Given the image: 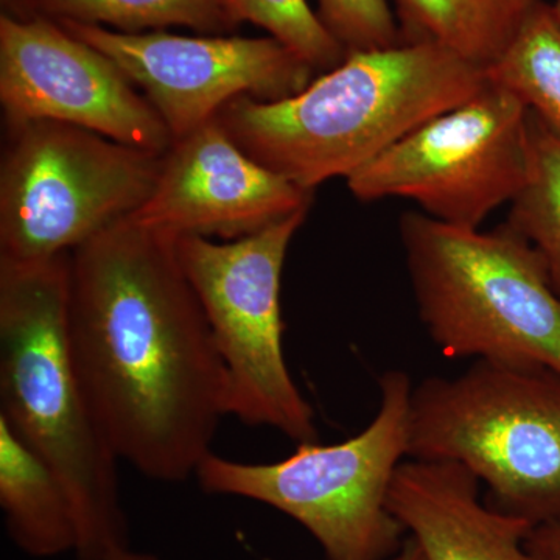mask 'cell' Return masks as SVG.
<instances>
[{"label":"cell","mask_w":560,"mask_h":560,"mask_svg":"<svg viewBox=\"0 0 560 560\" xmlns=\"http://www.w3.org/2000/svg\"><path fill=\"white\" fill-rule=\"evenodd\" d=\"M68 331L92 411L143 477L197 475L228 377L176 237L121 220L70 253Z\"/></svg>","instance_id":"cell-1"},{"label":"cell","mask_w":560,"mask_h":560,"mask_svg":"<svg viewBox=\"0 0 560 560\" xmlns=\"http://www.w3.org/2000/svg\"><path fill=\"white\" fill-rule=\"evenodd\" d=\"M486 70L434 43L350 51L279 102L242 95L217 120L242 151L307 190L348 179L423 124L480 94Z\"/></svg>","instance_id":"cell-2"},{"label":"cell","mask_w":560,"mask_h":560,"mask_svg":"<svg viewBox=\"0 0 560 560\" xmlns=\"http://www.w3.org/2000/svg\"><path fill=\"white\" fill-rule=\"evenodd\" d=\"M69 254L0 260V418L58 475L75 511L79 560L128 547L116 453L73 363Z\"/></svg>","instance_id":"cell-3"},{"label":"cell","mask_w":560,"mask_h":560,"mask_svg":"<svg viewBox=\"0 0 560 560\" xmlns=\"http://www.w3.org/2000/svg\"><path fill=\"white\" fill-rule=\"evenodd\" d=\"M400 242L419 318L442 355L560 375V296L506 223L482 232L405 212Z\"/></svg>","instance_id":"cell-4"},{"label":"cell","mask_w":560,"mask_h":560,"mask_svg":"<svg viewBox=\"0 0 560 560\" xmlns=\"http://www.w3.org/2000/svg\"><path fill=\"white\" fill-rule=\"evenodd\" d=\"M408 459L456 463L497 510L537 526L560 518V375L477 360L412 388Z\"/></svg>","instance_id":"cell-5"},{"label":"cell","mask_w":560,"mask_h":560,"mask_svg":"<svg viewBox=\"0 0 560 560\" xmlns=\"http://www.w3.org/2000/svg\"><path fill=\"white\" fill-rule=\"evenodd\" d=\"M412 388L407 372H385L377 415L350 440L302 442L289 458L267 464L210 453L195 477L205 492L259 501L289 515L318 541L327 560H389L404 544L388 492L408 458Z\"/></svg>","instance_id":"cell-6"},{"label":"cell","mask_w":560,"mask_h":560,"mask_svg":"<svg viewBox=\"0 0 560 560\" xmlns=\"http://www.w3.org/2000/svg\"><path fill=\"white\" fill-rule=\"evenodd\" d=\"M0 260L72 253L131 217L156 186L164 154L55 120L5 121Z\"/></svg>","instance_id":"cell-7"},{"label":"cell","mask_w":560,"mask_h":560,"mask_svg":"<svg viewBox=\"0 0 560 560\" xmlns=\"http://www.w3.org/2000/svg\"><path fill=\"white\" fill-rule=\"evenodd\" d=\"M311 209L231 242L184 235L176 253L200 301L228 377V415L283 436L318 441L315 412L283 353L280 282Z\"/></svg>","instance_id":"cell-8"},{"label":"cell","mask_w":560,"mask_h":560,"mask_svg":"<svg viewBox=\"0 0 560 560\" xmlns=\"http://www.w3.org/2000/svg\"><path fill=\"white\" fill-rule=\"evenodd\" d=\"M529 109L499 84L434 117L352 173L359 201L404 198L431 219L480 230L528 176Z\"/></svg>","instance_id":"cell-9"},{"label":"cell","mask_w":560,"mask_h":560,"mask_svg":"<svg viewBox=\"0 0 560 560\" xmlns=\"http://www.w3.org/2000/svg\"><path fill=\"white\" fill-rule=\"evenodd\" d=\"M101 50L143 91L173 142L215 117L234 98L279 102L300 94L315 70L268 36H183L164 31L124 33L57 21Z\"/></svg>","instance_id":"cell-10"},{"label":"cell","mask_w":560,"mask_h":560,"mask_svg":"<svg viewBox=\"0 0 560 560\" xmlns=\"http://www.w3.org/2000/svg\"><path fill=\"white\" fill-rule=\"evenodd\" d=\"M0 103L5 121H61L156 154L173 145L135 83L49 18L0 14Z\"/></svg>","instance_id":"cell-11"},{"label":"cell","mask_w":560,"mask_h":560,"mask_svg":"<svg viewBox=\"0 0 560 560\" xmlns=\"http://www.w3.org/2000/svg\"><path fill=\"white\" fill-rule=\"evenodd\" d=\"M313 197L250 160L212 117L173 142L149 200L128 220L171 237L237 241L311 209Z\"/></svg>","instance_id":"cell-12"},{"label":"cell","mask_w":560,"mask_h":560,"mask_svg":"<svg viewBox=\"0 0 560 560\" xmlns=\"http://www.w3.org/2000/svg\"><path fill=\"white\" fill-rule=\"evenodd\" d=\"M388 510L427 560H533L526 537L534 526L482 504L480 480L460 464L404 460Z\"/></svg>","instance_id":"cell-13"},{"label":"cell","mask_w":560,"mask_h":560,"mask_svg":"<svg viewBox=\"0 0 560 560\" xmlns=\"http://www.w3.org/2000/svg\"><path fill=\"white\" fill-rule=\"evenodd\" d=\"M0 506L11 540L33 558L75 552V511L58 475L0 418Z\"/></svg>","instance_id":"cell-14"},{"label":"cell","mask_w":560,"mask_h":560,"mask_svg":"<svg viewBox=\"0 0 560 560\" xmlns=\"http://www.w3.org/2000/svg\"><path fill=\"white\" fill-rule=\"evenodd\" d=\"M536 0H396L405 43H434L488 69Z\"/></svg>","instance_id":"cell-15"},{"label":"cell","mask_w":560,"mask_h":560,"mask_svg":"<svg viewBox=\"0 0 560 560\" xmlns=\"http://www.w3.org/2000/svg\"><path fill=\"white\" fill-rule=\"evenodd\" d=\"M486 75L517 95L560 142V22L551 3L536 0Z\"/></svg>","instance_id":"cell-16"},{"label":"cell","mask_w":560,"mask_h":560,"mask_svg":"<svg viewBox=\"0 0 560 560\" xmlns=\"http://www.w3.org/2000/svg\"><path fill=\"white\" fill-rule=\"evenodd\" d=\"M35 16L142 33L187 27L206 35L235 31L223 0H31Z\"/></svg>","instance_id":"cell-17"},{"label":"cell","mask_w":560,"mask_h":560,"mask_svg":"<svg viewBox=\"0 0 560 560\" xmlns=\"http://www.w3.org/2000/svg\"><path fill=\"white\" fill-rule=\"evenodd\" d=\"M528 136V176L506 224L539 253L560 296V142L530 110Z\"/></svg>","instance_id":"cell-18"},{"label":"cell","mask_w":560,"mask_h":560,"mask_svg":"<svg viewBox=\"0 0 560 560\" xmlns=\"http://www.w3.org/2000/svg\"><path fill=\"white\" fill-rule=\"evenodd\" d=\"M235 27L250 22L307 62L326 73L340 66L348 51L338 43L307 0H223Z\"/></svg>","instance_id":"cell-19"},{"label":"cell","mask_w":560,"mask_h":560,"mask_svg":"<svg viewBox=\"0 0 560 560\" xmlns=\"http://www.w3.org/2000/svg\"><path fill=\"white\" fill-rule=\"evenodd\" d=\"M318 16L348 54L405 43L388 0H318Z\"/></svg>","instance_id":"cell-20"},{"label":"cell","mask_w":560,"mask_h":560,"mask_svg":"<svg viewBox=\"0 0 560 560\" xmlns=\"http://www.w3.org/2000/svg\"><path fill=\"white\" fill-rule=\"evenodd\" d=\"M533 560H560V518L534 526L526 537Z\"/></svg>","instance_id":"cell-21"},{"label":"cell","mask_w":560,"mask_h":560,"mask_svg":"<svg viewBox=\"0 0 560 560\" xmlns=\"http://www.w3.org/2000/svg\"><path fill=\"white\" fill-rule=\"evenodd\" d=\"M110 560H158L154 556L147 555V552L132 551L131 548H125L117 555H114ZM389 560H427L423 551L420 550L416 540L412 537H408L407 540L401 544L400 550L396 552Z\"/></svg>","instance_id":"cell-22"},{"label":"cell","mask_w":560,"mask_h":560,"mask_svg":"<svg viewBox=\"0 0 560 560\" xmlns=\"http://www.w3.org/2000/svg\"><path fill=\"white\" fill-rule=\"evenodd\" d=\"M2 13L20 18V20H28V18L35 16L32 11L31 0H2Z\"/></svg>","instance_id":"cell-23"},{"label":"cell","mask_w":560,"mask_h":560,"mask_svg":"<svg viewBox=\"0 0 560 560\" xmlns=\"http://www.w3.org/2000/svg\"><path fill=\"white\" fill-rule=\"evenodd\" d=\"M552 10H555L556 16H558V20L560 22V0H555V2L551 3Z\"/></svg>","instance_id":"cell-24"}]
</instances>
